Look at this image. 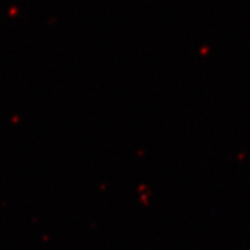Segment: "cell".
<instances>
[]
</instances>
